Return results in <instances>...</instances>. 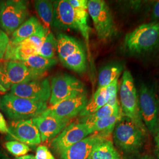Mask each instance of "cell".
Segmentation results:
<instances>
[{
	"label": "cell",
	"instance_id": "8",
	"mask_svg": "<svg viewBox=\"0 0 159 159\" xmlns=\"http://www.w3.org/2000/svg\"><path fill=\"white\" fill-rule=\"evenodd\" d=\"M50 106L63 100L86 93L84 84L74 76L67 74H58L51 79Z\"/></svg>",
	"mask_w": 159,
	"mask_h": 159
},
{
	"label": "cell",
	"instance_id": "20",
	"mask_svg": "<svg viewBox=\"0 0 159 159\" xmlns=\"http://www.w3.org/2000/svg\"><path fill=\"white\" fill-rule=\"evenodd\" d=\"M110 98L106 87L98 88L80 113V116L83 117L95 113L98 109L107 104Z\"/></svg>",
	"mask_w": 159,
	"mask_h": 159
},
{
	"label": "cell",
	"instance_id": "32",
	"mask_svg": "<svg viewBox=\"0 0 159 159\" xmlns=\"http://www.w3.org/2000/svg\"><path fill=\"white\" fill-rule=\"evenodd\" d=\"M35 159H56L48 148L41 145L37 148Z\"/></svg>",
	"mask_w": 159,
	"mask_h": 159
},
{
	"label": "cell",
	"instance_id": "38",
	"mask_svg": "<svg viewBox=\"0 0 159 159\" xmlns=\"http://www.w3.org/2000/svg\"><path fill=\"white\" fill-rule=\"evenodd\" d=\"M16 159H35V156L32 154H29V155H25L24 156H21V157H16Z\"/></svg>",
	"mask_w": 159,
	"mask_h": 159
},
{
	"label": "cell",
	"instance_id": "6",
	"mask_svg": "<svg viewBox=\"0 0 159 159\" xmlns=\"http://www.w3.org/2000/svg\"><path fill=\"white\" fill-rule=\"evenodd\" d=\"M88 13L93 20L99 40L107 41L116 35L117 30L113 17L104 1H88Z\"/></svg>",
	"mask_w": 159,
	"mask_h": 159
},
{
	"label": "cell",
	"instance_id": "24",
	"mask_svg": "<svg viewBox=\"0 0 159 159\" xmlns=\"http://www.w3.org/2000/svg\"><path fill=\"white\" fill-rule=\"evenodd\" d=\"M61 61L65 67L79 73H84L87 68L86 56L83 48L70 55Z\"/></svg>",
	"mask_w": 159,
	"mask_h": 159
},
{
	"label": "cell",
	"instance_id": "10",
	"mask_svg": "<svg viewBox=\"0 0 159 159\" xmlns=\"http://www.w3.org/2000/svg\"><path fill=\"white\" fill-rule=\"evenodd\" d=\"M90 126L83 123H69L57 136L52 140L51 148L59 156L68 148L93 134Z\"/></svg>",
	"mask_w": 159,
	"mask_h": 159
},
{
	"label": "cell",
	"instance_id": "5",
	"mask_svg": "<svg viewBox=\"0 0 159 159\" xmlns=\"http://www.w3.org/2000/svg\"><path fill=\"white\" fill-rule=\"evenodd\" d=\"M45 75L30 70L21 61H0V93L10 90L14 85L44 78Z\"/></svg>",
	"mask_w": 159,
	"mask_h": 159
},
{
	"label": "cell",
	"instance_id": "12",
	"mask_svg": "<svg viewBox=\"0 0 159 159\" xmlns=\"http://www.w3.org/2000/svg\"><path fill=\"white\" fill-rule=\"evenodd\" d=\"M110 134L95 132L68 148L60 156L61 159H90L91 153L98 143L110 139Z\"/></svg>",
	"mask_w": 159,
	"mask_h": 159
},
{
	"label": "cell",
	"instance_id": "17",
	"mask_svg": "<svg viewBox=\"0 0 159 159\" xmlns=\"http://www.w3.org/2000/svg\"><path fill=\"white\" fill-rule=\"evenodd\" d=\"M35 54H38V51L23 41L17 44L9 42L4 58L6 60L23 62L29 56Z\"/></svg>",
	"mask_w": 159,
	"mask_h": 159
},
{
	"label": "cell",
	"instance_id": "4",
	"mask_svg": "<svg viewBox=\"0 0 159 159\" xmlns=\"http://www.w3.org/2000/svg\"><path fill=\"white\" fill-rule=\"evenodd\" d=\"M120 107L123 115L131 120L147 135L148 130L139 111V97L134 79L128 70L124 71L120 88Z\"/></svg>",
	"mask_w": 159,
	"mask_h": 159
},
{
	"label": "cell",
	"instance_id": "36",
	"mask_svg": "<svg viewBox=\"0 0 159 159\" xmlns=\"http://www.w3.org/2000/svg\"><path fill=\"white\" fill-rule=\"evenodd\" d=\"M0 132L4 134H8V127L7 125L6 120L2 114L0 113Z\"/></svg>",
	"mask_w": 159,
	"mask_h": 159
},
{
	"label": "cell",
	"instance_id": "18",
	"mask_svg": "<svg viewBox=\"0 0 159 159\" xmlns=\"http://www.w3.org/2000/svg\"><path fill=\"white\" fill-rule=\"evenodd\" d=\"M57 40V54L60 61L83 48L79 40L66 34H58Z\"/></svg>",
	"mask_w": 159,
	"mask_h": 159
},
{
	"label": "cell",
	"instance_id": "25",
	"mask_svg": "<svg viewBox=\"0 0 159 159\" xmlns=\"http://www.w3.org/2000/svg\"><path fill=\"white\" fill-rule=\"evenodd\" d=\"M121 111L120 104L116 106H113L106 104L102 108L98 109L94 113L89 116L81 117L79 122L85 123L87 125H91L99 120L102 119L106 117L111 116L116 114L120 113Z\"/></svg>",
	"mask_w": 159,
	"mask_h": 159
},
{
	"label": "cell",
	"instance_id": "29",
	"mask_svg": "<svg viewBox=\"0 0 159 159\" xmlns=\"http://www.w3.org/2000/svg\"><path fill=\"white\" fill-rule=\"evenodd\" d=\"M57 40L52 33L48 32L40 47L38 54L46 58H53L57 51Z\"/></svg>",
	"mask_w": 159,
	"mask_h": 159
},
{
	"label": "cell",
	"instance_id": "37",
	"mask_svg": "<svg viewBox=\"0 0 159 159\" xmlns=\"http://www.w3.org/2000/svg\"><path fill=\"white\" fill-rule=\"evenodd\" d=\"M152 18L153 20L159 19V1H156L152 8Z\"/></svg>",
	"mask_w": 159,
	"mask_h": 159
},
{
	"label": "cell",
	"instance_id": "35",
	"mask_svg": "<svg viewBox=\"0 0 159 159\" xmlns=\"http://www.w3.org/2000/svg\"><path fill=\"white\" fill-rule=\"evenodd\" d=\"M9 42L10 39L7 34L4 31L0 30V48L6 50Z\"/></svg>",
	"mask_w": 159,
	"mask_h": 159
},
{
	"label": "cell",
	"instance_id": "14",
	"mask_svg": "<svg viewBox=\"0 0 159 159\" xmlns=\"http://www.w3.org/2000/svg\"><path fill=\"white\" fill-rule=\"evenodd\" d=\"M8 127V136L27 145L35 146L41 143L40 133L33 119L12 121Z\"/></svg>",
	"mask_w": 159,
	"mask_h": 159
},
{
	"label": "cell",
	"instance_id": "27",
	"mask_svg": "<svg viewBox=\"0 0 159 159\" xmlns=\"http://www.w3.org/2000/svg\"><path fill=\"white\" fill-rule=\"evenodd\" d=\"M34 7L46 29H49L52 25L54 7L53 3L50 1L39 0L34 1Z\"/></svg>",
	"mask_w": 159,
	"mask_h": 159
},
{
	"label": "cell",
	"instance_id": "26",
	"mask_svg": "<svg viewBox=\"0 0 159 159\" xmlns=\"http://www.w3.org/2000/svg\"><path fill=\"white\" fill-rule=\"evenodd\" d=\"M122 111L118 114H116L111 116L99 120L91 125H88L90 126L93 133L103 132L111 134L114 129L117 123L123 117Z\"/></svg>",
	"mask_w": 159,
	"mask_h": 159
},
{
	"label": "cell",
	"instance_id": "15",
	"mask_svg": "<svg viewBox=\"0 0 159 159\" xmlns=\"http://www.w3.org/2000/svg\"><path fill=\"white\" fill-rule=\"evenodd\" d=\"M70 120L41 114L33 119L40 133L41 142L51 140L57 136L69 124Z\"/></svg>",
	"mask_w": 159,
	"mask_h": 159
},
{
	"label": "cell",
	"instance_id": "3",
	"mask_svg": "<svg viewBox=\"0 0 159 159\" xmlns=\"http://www.w3.org/2000/svg\"><path fill=\"white\" fill-rule=\"evenodd\" d=\"M146 134L129 118L123 116L115 125L114 142L127 153H136L143 148Z\"/></svg>",
	"mask_w": 159,
	"mask_h": 159
},
{
	"label": "cell",
	"instance_id": "13",
	"mask_svg": "<svg viewBox=\"0 0 159 159\" xmlns=\"http://www.w3.org/2000/svg\"><path fill=\"white\" fill-rule=\"evenodd\" d=\"M87 102L86 93L82 94L50 106L42 114L50 115L61 119H71L79 115Z\"/></svg>",
	"mask_w": 159,
	"mask_h": 159
},
{
	"label": "cell",
	"instance_id": "2",
	"mask_svg": "<svg viewBox=\"0 0 159 159\" xmlns=\"http://www.w3.org/2000/svg\"><path fill=\"white\" fill-rule=\"evenodd\" d=\"M159 44V21L140 25L125 35V47L132 54L151 51Z\"/></svg>",
	"mask_w": 159,
	"mask_h": 159
},
{
	"label": "cell",
	"instance_id": "11",
	"mask_svg": "<svg viewBox=\"0 0 159 159\" xmlns=\"http://www.w3.org/2000/svg\"><path fill=\"white\" fill-rule=\"evenodd\" d=\"M10 93L15 96L47 102L51 95V86L48 79L33 80L12 86Z\"/></svg>",
	"mask_w": 159,
	"mask_h": 159
},
{
	"label": "cell",
	"instance_id": "21",
	"mask_svg": "<svg viewBox=\"0 0 159 159\" xmlns=\"http://www.w3.org/2000/svg\"><path fill=\"white\" fill-rule=\"evenodd\" d=\"M124 67L119 63H111L103 67L98 74V88L105 87L118 79Z\"/></svg>",
	"mask_w": 159,
	"mask_h": 159
},
{
	"label": "cell",
	"instance_id": "30",
	"mask_svg": "<svg viewBox=\"0 0 159 159\" xmlns=\"http://www.w3.org/2000/svg\"><path fill=\"white\" fill-rule=\"evenodd\" d=\"M48 30H49L46 29L43 25H42L35 34L23 41L33 47L39 52L40 47L43 44L47 35L49 32Z\"/></svg>",
	"mask_w": 159,
	"mask_h": 159
},
{
	"label": "cell",
	"instance_id": "23",
	"mask_svg": "<svg viewBox=\"0 0 159 159\" xmlns=\"http://www.w3.org/2000/svg\"><path fill=\"white\" fill-rule=\"evenodd\" d=\"M23 63L31 70L46 73L47 70L57 64V60L54 58H46L39 54H35L29 56Z\"/></svg>",
	"mask_w": 159,
	"mask_h": 159
},
{
	"label": "cell",
	"instance_id": "28",
	"mask_svg": "<svg viewBox=\"0 0 159 159\" xmlns=\"http://www.w3.org/2000/svg\"><path fill=\"white\" fill-rule=\"evenodd\" d=\"M75 20L77 24L78 31L84 38L87 44L89 43V35L90 28L87 23L88 10L87 9H74Z\"/></svg>",
	"mask_w": 159,
	"mask_h": 159
},
{
	"label": "cell",
	"instance_id": "16",
	"mask_svg": "<svg viewBox=\"0 0 159 159\" xmlns=\"http://www.w3.org/2000/svg\"><path fill=\"white\" fill-rule=\"evenodd\" d=\"M53 7L52 26L58 30H78L74 8L70 4L68 0L55 1Z\"/></svg>",
	"mask_w": 159,
	"mask_h": 159
},
{
	"label": "cell",
	"instance_id": "34",
	"mask_svg": "<svg viewBox=\"0 0 159 159\" xmlns=\"http://www.w3.org/2000/svg\"><path fill=\"white\" fill-rule=\"evenodd\" d=\"M154 152L156 156L159 159V115L158 120H157V126L156 129L155 131V133L154 134Z\"/></svg>",
	"mask_w": 159,
	"mask_h": 159
},
{
	"label": "cell",
	"instance_id": "19",
	"mask_svg": "<svg viewBox=\"0 0 159 159\" xmlns=\"http://www.w3.org/2000/svg\"><path fill=\"white\" fill-rule=\"evenodd\" d=\"M41 26V24L36 17H30L12 33L10 42L14 44L20 43L35 34Z\"/></svg>",
	"mask_w": 159,
	"mask_h": 159
},
{
	"label": "cell",
	"instance_id": "33",
	"mask_svg": "<svg viewBox=\"0 0 159 159\" xmlns=\"http://www.w3.org/2000/svg\"><path fill=\"white\" fill-rule=\"evenodd\" d=\"M68 1L74 9L88 10V1L87 0H68Z\"/></svg>",
	"mask_w": 159,
	"mask_h": 159
},
{
	"label": "cell",
	"instance_id": "7",
	"mask_svg": "<svg viewBox=\"0 0 159 159\" xmlns=\"http://www.w3.org/2000/svg\"><path fill=\"white\" fill-rule=\"evenodd\" d=\"M29 16L28 2L21 0L0 1V27L12 35L25 21Z\"/></svg>",
	"mask_w": 159,
	"mask_h": 159
},
{
	"label": "cell",
	"instance_id": "1",
	"mask_svg": "<svg viewBox=\"0 0 159 159\" xmlns=\"http://www.w3.org/2000/svg\"><path fill=\"white\" fill-rule=\"evenodd\" d=\"M0 107L12 121L33 119L40 116L48 108L47 102L15 96L11 93L3 96Z\"/></svg>",
	"mask_w": 159,
	"mask_h": 159
},
{
	"label": "cell",
	"instance_id": "40",
	"mask_svg": "<svg viewBox=\"0 0 159 159\" xmlns=\"http://www.w3.org/2000/svg\"><path fill=\"white\" fill-rule=\"evenodd\" d=\"M141 159H154L153 157H152V156H143L142 158Z\"/></svg>",
	"mask_w": 159,
	"mask_h": 159
},
{
	"label": "cell",
	"instance_id": "31",
	"mask_svg": "<svg viewBox=\"0 0 159 159\" xmlns=\"http://www.w3.org/2000/svg\"><path fill=\"white\" fill-rule=\"evenodd\" d=\"M4 147L10 153L17 157L27 155L30 150L28 145L15 140L5 143Z\"/></svg>",
	"mask_w": 159,
	"mask_h": 159
},
{
	"label": "cell",
	"instance_id": "9",
	"mask_svg": "<svg viewBox=\"0 0 159 159\" xmlns=\"http://www.w3.org/2000/svg\"><path fill=\"white\" fill-rule=\"evenodd\" d=\"M139 111L148 131L154 134L159 115V100L152 89L145 84L140 87L138 93Z\"/></svg>",
	"mask_w": 159,
	"mask_h": 159
},
{
	"label": "cell",
	"instance_id": "22",
	"mask_svg": "<svg viewBox=\"0 0 159 159\" xmlns=\"http://www.w3.org/2000/svg\"><path fill=\"white\" fill-rule=\"evenodd\" d=\"M90 159H121L110 139L98 143L94 148Z\"/></svg>",
	"mask_w": 159,
	"mask_h": 159
},
{
	"label": "cell",
	"instance_id": "39",
	"mask_svg": "<svg viewBox=\"0 0 159 159\" xmlns=\"http://www.w3.org/2000/svg\"><path fill=\"white\" fill-rule=\"evenodd\" d=\"M6 52V50L0 48V60H2V58H3L4 57V54Z\"/></svg>",
	"mask_w": 159,
	"mask_h": 159
}]
</instances>
